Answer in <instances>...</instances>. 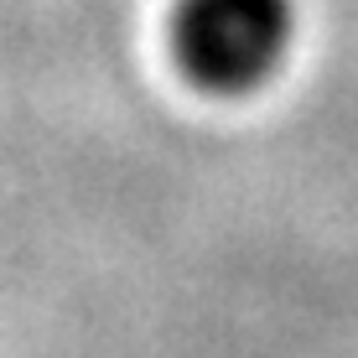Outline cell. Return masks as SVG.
<instances>
[{"instance_id":"1","label":"cell","mask_w":358,"mask_h":358,"mask_svg":"<svg viewBox=\"0 0 358 358\" xmlns=\"http://www.w3.org/2000/svg\"><path fill=\"white\" fill-rule=\"evenodd\" d=\"M171 42L203 89L244 94L286 63L296 0H177Z\"/></svg>"}]
</instances>
